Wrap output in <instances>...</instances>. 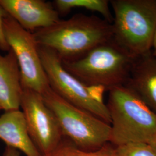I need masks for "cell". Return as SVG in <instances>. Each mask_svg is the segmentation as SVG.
Returning <instances> with one entry per match:
<instances>
[{
	"mask_svg": "<svg viewBox=\"0 0 156 156\" xmlns=\"http://www.w3.org/2000/svg\"><path fill=\"white\" fill-rule=\"evenodd\" d=\"M38 51L51 90L71 104L111 124L106 104L95 98L91 87L84 85L67 71L53 50L38 45Z\"/></svg>",
	"mask_w": 156,
	"mask_h": 156,
	"instance_id": "cell-6",
	"label": "cell"
},
{
	"mask_svg": "<svg viewBox=\"0 0 156 156\" xmlns=\"http://www.w3.org/2000/svg\"><path fill=\"white\" fill-rule=\"evenodd\" d=\"M136 59L112 39L78 60L62 62V65L86 86L109 91L126 84Z\"/></svg>",
	"mask_w": 156,
	"mask_h": 156,
	"instance_id": "cell-3",
	"label": "cell"
},
{
	"mask_svg": "<svg viewBox=\"0 0 156 156\" xmlns=\"http://www.w3.org/2000/svg\"><path fill=\"white\" fill-rule=\"evenodd\" d=\"M22 94L21 76L16 56L10 50L0 55V106L5 112L20 109Z\"/></svg>",
	"mask_w": 156,
	"mask_h": 156,
	"instance_id": "cell-12",
	"label": "cell"
},
{
	"mask_svg": "<svg viewBox=\"0 0 156 156\" xmlns=\"http://www.w3.org/2000/svg\"><path fill=\"white\" fill-rule=\"evenodd\" d=\"M1 6L22 27L30 33L59 21V13L44 0H0Z\"/></svg>",
	"mask_w": 156,
	"mask_h": 156,
	"instance_id": "cell-9",
	"label": "cell"
},
{
	"mask_svg": "<svg viewBox=\"0 0 156 156\" xmlns=\"http://www.w3.org/2000/svg\"><path fill=\"white\" fill-rule=\"evenodd\" d=\"M3 156H20V152L14 148L6 146Z\"/></svg>",
	"mask_w": 156,
	"mask_h": 156,
	"instance_id": "cell-17",
	"label": "cell"
},
{
	"mask_svg": "<svg viewBox=\"0 0 156 156\" xmlns=\"http://www.w3.org/2000/svg\"><path fill=\"white\" fill-rule=\"evenodd\" d=\"M117 156H156V151L147 144H129L116 147Z\"/></svg>",
	"mask_w": 156,
	"mask_h": 156,
	"instance_id": "cell-15",
	"label": "cell"
},
{
	"mask_svg": "<svg viewBox=\"0 0 156 156\" xmlns=\"http://www.w3.org/2000/svg\"><path fill=\"white\" fill-rule=\"evenodd\" d=\"M152 55L156 57V33L153 40V46H152Z\"/></svg>",
	"mask_w": 156,
	"mask_h": 156,
	"instance_id": "cell-18",
	"label": "cell"
},
{
	"mask_svg": "<svg viewBox=\"0 0 156 156\" xmlns=\"http://www.w3.org/2000/svg\"><path fill=\"white\" fill-rule=\"evenodd\" d=\"M20 108L22 109L31 139L42 156H49L64 140L56 117L42 96L22 88Z\"/></svg>",
	"mask_w": 156,
	"mask_h": 156,
	"instance_id": "cell-8",
	"label": "cell"
},
{
	"mask_svg": "<svg viewBox=\"0 0 156 156\" xmlns=\"http://www.w3.org/2000/svg\"><path fill=\"white\" fill-rule=\"evenodd\" d=\"M1 109H1V106H0V110H1Z\"/></svg>",
	"mask_w": 156,
	"mask_h": 156,
	"instance_id": "cell-20",
	"label": "cell"
},
{
	"mask_svg": "<svg viewBox=\"0 0 156 156\" xmlns=\"http://www.w3.org/2000/svg\"><path fill=\"white\" fill-rule=\"evenodd\" d=\"M58 13L67 14L72 9L80 8L100 13L104 19L111 24L113 16L109 9V1L107 0H56L54 1Z\"/></svg>",
	"mask_w": 156,
	"mask_h": 156,
	"instance_id": "cell-13",
	"label": "cell"
},
{
	"mask_svg": "<svg viewBox=\"0 0 156 156\" xmlns=\"http://www.w3.org/2000/svg\"><path fill=\"white\" fill-rule=\"evenodd\" d=\"M106 104L111 120L109 143L151 144L156 135V113L126 85L109 90Z\"/></svg>",
	"mask_w": 156,
	"mask_h": 156,
	"instance_id": "cell-2",
	"label": "cell"
},
{
	"mask_svg": "<svg viewBox=\"0 0 156 156\" xmlns=\"http://www.w3.org/2000/svg\"><path fill=\"white\" fill-rule=\"evenodd\" d=\"M149 145H151L156 151V135L153 140L151 142V143Z\"/></svg>",
	"mask_w": 156,
	"mask_h": 156,
	"instance_id": "cell-19",
	"label": "cell"
},
{
	"mask_svg": "<svg viewBox=\"0 0 156 156\" xmlns=\"http://www.w3.org/2000/svg\"><path fill=\"white\" fill-rule=\"evenodd\" d=\"M49 156H117V154L116 147L109 142L96 151H84L64 138L62 144Z\"/></svg>",
	"mask_w": 156,
	"mask_h": 156,
	"instance_id": "cell-14",
	"label": "cell"
},
{
	"mask_svg": "<svg viewBox=\"0 0 156 156\" xmlns=\"http://www.w3.org/2000/svg\"><path fill=\"white\" fill-rule=\"evenodd\" d=\"M8 15V14L5 10L0 5V49L7 52L11 50V49L6 39L4 21Z\"/></svg>",
	"mask_w": 156,
	"mask_h": 156,
	"instance_id": "cell-16",
	"label": "cell"
},
{
	"mask_svg": "<svg viewBox=\"0 0 156 156\" xmlns=\"http://www.w3.org/2000/svg\"><path fill=\"white\" fill-rule=\"evenodd\" d=\"M0 140L26 156H42L30 138L20 109L5 111L0 116Z\"/></svg>",
	"mask_w": 156,
	"mask_h": 156,
	"instance_id": "cell-11",
	"label": "cell"
},
{
	"mask_svg": "<svg viewBox=\"0 0 156 156\" xmlns=\"http://www.w3.org/2000/svg\"><path fill=\"white\" fill-rule=\"evenodd\" d=\"M41 95L55 115L64 138L79 149L96 151L110 142L111 124L63 100L50 87Z\"/></svg>",
	"mask_w": 156,
	"mask_h": 156,
	"instance_id": "cell-5",
	"label": "cell"
},
{
	"mask_svg": "<svg viewBox=\"0 0 156 156\" xmlns=\"http://www.w3.org/2000/svg\"><path fill=\"white\" fill-rule=\"evenodd\" d=\"M38 45L53 50L62 62H73L113 39L110 23L95 16L77 14L33 33Z\"/></svg>",
	"mask_w": 156,
	"mask_h": 156,
	"instance_id": "cell-1",
	"label": "cell"
},
{
	"mask_svg": "<svg viewBox=\"0 0 156 156\" xmlns=\"http://www.w3.org/2000/svg\"><path fill=\"white\" fill-rule=\"evenodd\" d=\"M4 26L6 39L19 64L22 88L42 94L50 87L33 34L9 15L4 19Z\"/></svg>",
	"mask_w": 156,
	"mask_h": 156,
	"instance_id": "cell-7",
	"label": "cell"
},
{
	"mask_svg": "<svg viewBox=\"0 0 156 156\" xmlns=\"http://www.w3.org/2000/svg\"><path fill=\"white\" fill-rule=\"evenodd\" d=\"M113 39L137 58L151 52L156 33V0H111Z\"/></svg>",
	"mask_w": 156,
	"mask_h": 156,
	"instance_id": "cell-4",
	"label": "cell"
},
{
	"mask_svg": "<svg viewBox=\"0 0 156 156\" xmlns=\"http://www.w3.org/2000/svg\"><path fill=\"white\" fill-rule=\"evenodd\" d=\"M125 85L156 113V57L151 52L135 60Z\"/></svg>",
	"mask_w": 156,
	"mask_h": 156,
	"instance_id": "cell-10",
	"label": "cell"
}]
</instances>
